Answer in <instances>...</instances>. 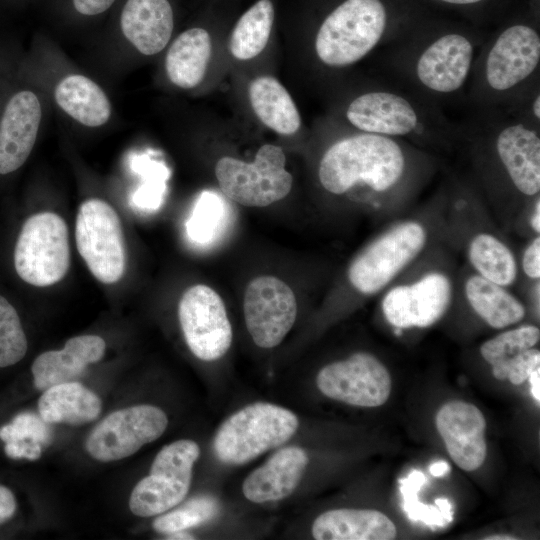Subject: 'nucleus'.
<instances>
[{
  "label": "nucleus",
  "instance_id": "412c9836",
  "mask_svg": "<svg viewBox=\"0 0 540 540\" xmlns=\"http://www.w3.org/2000/svg\"><path fill=\"white\" fill-rule=\"evenodd\" d=\"M106 349L103 338L97 335H80L70 338L63 349L40 354L31 371L34 386L44 391L54 385L75 381L87 366L102 359Z\"/></svg>",
  "mask_w": 540,
  "mask_h": 540
},
{
  "label": "nucleus",
  "instance_id": "9b49d317",
  "mask_svg": "<svg viewBox=\"0 0 540 540\" xmlns=\"http://www.w3.org/2000/svg\"><path fill=\"white\" fill-rule=\"evenodd\" d=\"M75 238L78 251L93 276L113 284L126 268L125 240L120 218L114 208L100 199H89L79 208Z\"/></svg>",
  "mask_w": 540,
  "mask_h": 540
},
{
  "label": "nucleus",
  "instance_id": "c9c22d12",
  "mask_svg": "<svg viewBox=\"0 0 540 540\" xmlns=\"http://www.w3.org/2000/svg\"><path fill=\"white\" fill-rule=\"evenodd\" d=\"M45 422L30 412L18 414L10 424L0 428V439L7 442H33L45 444L50 433Z\"/></svg>",
  "mask_w": 540,
  "mask_h": 540
},
{
  "label": "nucleus",
  "instance_id": "7c9ffc66",
  "mask_svg": "<svg viewBox=\"0 0 540 540\" xmlns=\"http://www.w3.org/2000/svg\"><path fill=\"white\" fill-rule=\"evenodd\" d=\"M539 339V328L525 325L503 332L484 342L480 347V353L492 366L494 377L499 380L504 367L524 351L533 348Z\"/></svg>",
  "mask_w": 540,
  "mask_h": 540
},
{
  "label": "nucleus",
  "instance_id": "f8f14e48",
  "mask_svg": "<svg viewBox=\"0 0 540 540\" xmlns=\"http://www.w3.org/2000/svg\"><path fill=\"white\" fill-rule=\"evenodd\" d=\"M167 425V415L159 407L141 404L123 408L106 416L92 429L85 449L98 461H117L157 440Z\"/></svg>",
  "mask_w": 540,
  "mask_h": 540
},
{
  "label": "nucleus",
  "instance_id": "37998d69",
  "mask_svg": "<svg viewBox=\"0 0 540 540\" xmlns=\"http://www.w3.org/2000/svg\"><path fill=\"white\" fill-rule=\"evenodd\" d=\"M531 225L535 232H540V199L538 198L531 217Z\"/></svg>",
  "mask_w": 540,
  "mask_h": 540
},
{
  "label": "nucleus",
  "instance_id": "7ed1b4c3",
  "mask_svg": "<svg viewBox=\"0 0 540 540\" xmlns=\"http://www.w3.org/2000/svg\"><path fill=\"white\" fill-rule=\"evenodd\" d=\"M345 117L358 131L398 140L447 133L455 126L424 99L384 86L352 99Z\"/></svg>",
  "mask_w": 540,
  "mask_h": 540
},
{
  "label": "nucleus",
  "instance_id": "423d86ee",
  "mask_svg": "<svg viewBox=\"0 0 540 540\" xmlns=\"http://www.w3.org/2000/svg\"><path fill=\"white\" fill-rule=\"evenodd\" d=\"M298 426V417L289 409L255 402L238 410L220 425L214 436L213 449L221 462L242 465L287 442Z\"/></svg>",
  "mask_w": 540,
  "mask_h": 540
},
{
  "label": "nucleus",
  "instance_id": "b1692460",
  "mask_svg": "<svg viewBox=\"0 0 540 540\" xmlns=\"http://www.w3.org/2000/svg\"><path fill=\"white\" fill-rule=\"evenodd\" d=\"M100 398L82 384L71 381L54 385L38 400V411L45 423L83 425L101 413Z\"/></svg>",
  "mask_w": 540,
  "mask_h": 540
},
{
  "label": "nucleus",
  "instance_id": "dca6fc26",
  "mask_svg": "<svg viewBox=\"0 0 540 540\" xmlns=\"http://www.w3.org/2000/svg\"><path fill=\"white\" fill-rule=\"evenodd\" d=\"M243 310L252 340L258 347L269 349L279 345L294 325L297 302L284 281L263 275L248 284Z\"/></svg>",
  "mask_w": 540,
  "mask_h": 540
},
{
  "label": "nucleus",
  "instance_id": "f257e3e1",
  "mask_svg": "<svg viewBox=\"0 0 540 540\" xmlns=\"http://www.w3.org/2000/svg\"><path fill=\"white\" fill-rule=\"evenodd\" d=\"M407 165L398 139L360 131L337 140L325 151L318 178L322 187L335 195L356 185L384 193L400 183Z\"/></svg>",
  "mask_w": 540,
  "mask_h": 540
},
{
  "label": "nucleus",
  "instance_id": "a211bd4d",
  "mask_svg": "<svg viewBox=\"0 0 540 540\" xmlns=\"http://www.w3.org/2000/svg\"><path fill=\"white\" fill-rule=\"evenodd\" d=\"M436 427L454 463L465 471H474L487 454L486 420L475 405L464 401L444 404L436 415Z\"/></svg>",
  "mask_w": 540,
  "mask_h": 540
},
{
  "label": "nucleus",
  "instance_id": "ea45409f",
  "mask_svg": "<svg viewBox=\"0 0 540 540\" xmlns=\"http://www.w3.org/2000/svg\"><path fill=\"white\" fill-rule=\"evenodd\" d=\"M17 508V502L12 491L6 486L0 485V524L13 517Z\"/></svg>",
  "mask_w": 540,
  "mask_h": 540
},
{
  "label": "nucleus",
  "instance_id": "0eeeda50",
  "mask_svg": "<svg viewBox=\"0 0 540 540\" xmlns=\"http://www.w3.org/2000/svg\"><path fill=\"white\" fill-rule=\"evenodd\" d=\"M70 266L68 228L54 212H40L23 224L14 249V267L26 283L46 287L61 281Z\"/></svg>",
  "mask_w": 540,
  "mask_h": 540
},
{
  "label": "nucleus",
  "instance_id": "79ce46f5",
  "mask_svg": "<svg viewBox=\"0 0 540 540\" xmlns=\"http://www.w3.org/2000/svg\"><path fill=\"white\" fill-rule=\"evenodd\" d=\"M449 469L450 467L447 462L437 461L429 467V472L435 477H441L445 475L449 471Z\"/></svg>",
  "mask_w": 540,
  "mask_h": 540
},
{
  "label": "nucleus",
  "instance_id": "2eb2a0df",
  "mask_svg": "<svg viewBox=\"0 0 540 540\" xmlns=\"http://www.w3.org/2000/svg\"><path fill=\"white\" fill-rule=\"evenodd\" d=\"M316 383L325 396L360 407L383 405L392 386L386 367L366 352H357L345 360L324 366Z\"/></svg>",
  "mask_w": 540,
  "mask_h": 540
},
{
  "label": "nucleus",
  "instance_id": "c756f323",
  "mask_svg": "<svg viewBox=\"0 0 540 540\" xmlns=\"http://www.w3.org/2000/svg\"><path fill=\"white\" fill-rule=\"evenodd\" d=\"M469 258L479 275L502 287L516 277V262L512 252L491 234H478L469 245Z\"/></svg>",
  "mask_w": 540,
  "mask_h": 540
},
{
  "label": "nucleus",
  "instance_id": "bb28decb",
  "mask_svg": "<svg viewBox=\"0 0 540 540\" xmlns=\"http://www.w3.org/2000/svg\"><path fill=\"white\" fill-rule=\"evenodd\" d=\"M249 100L256 116L273 131L291 135L299 129L298 109L288 91L274 77L254 79L249 86Z\"/></svg>",
  "mask_w": 540,
  "mask_h": 540
},
{
  "label": "nucleus",
  "instance_id": "e433bc0d",
  "mask_svg": "<svg viewBox=\"0 0 540 540\" xmlns=\"http://www.w3.org/2000/svg\"><path fill=\"white\" fill-rule=\"evenodd\" d=\"M538 368H540V352L538 349L530 348L504 367L499 380L508 379L512 384L519 385Z\"/></svg>",
  "mask_w": 540,
  "mask_h": 540
},
{
  "label": "nucleus",
  "instance_id": "ddd939ff",
  "mask_svg": "<svg viewBox=\"0 0 540 540\" xmlns=\"http://www.w3.org/2000/svg\"><path fill=\"white\" fill-rule=\"evenodd\" d=\"M426 232L417 222H405L370 244L350 265L348 278L361 293L372 294L386 286L418 253Z\"/></svg>",
  "mask_w": 540,
  "mask_h": 540
},
{
  "label": "nucleus",
  "instance_id": "f704fd0d",
  "mask_svg": "<svg viewBox=\"0 0 540 540\" xmlns=\"http://www.w3.org/2000/svg\"><path fill=\"white\" fill-rule=\"evenodd\" d=\"M223 202L211 192H203L187 221V234L195 243L206 244L213 240L224 217Z\"/></svg>",
  "mask_w": 540,
  "mask_h": 540
},
{
  "label": "nucleus",
  "instance_id": "a19ab883",
  "mask_svg": "<svg viewBox=\"0 0 540 540\" xmlns=\"http://www.w3.org/2000/svg\"><path fill=\"white\" fill-rule=\"evenodd\" d=\"M529 381L531 384V393L534 397V399L539 404L540 402V368L534 370L530 376Z\"/></svg>",
  "mask_w": 540,
  "mask_h": 540
},
{
  "label": "nucleus",
  "instance_id": "cd10ccee",
  "mask_svg": "<svg viewBox=\"0 0 540 540\" xmlns=\"http://www.w3.org/2000/svg\"><path fill=\"white\" fill-rule=\"evenodd\" d=\"M466 297L474 311L491 327L501 329L522 320L525 309L502 286L480 275L471 276L465 285Z\"/></svg>",
  "mask_w": 540,
  "mask_h": 540
},
{
  "label": "nucleus",
  "instance_id": "1a4fd4ad",
  "mask_svg": "<svg viewBox=\"0 0 540 540\" xmlns=\"http://www.w3.org/2000/svg\"><path fill=\"white\" fill-rule=\"evenodd\" d=\"M199 445L181 439L164 446L155 456L149 475L133 488L129 508L139 517H151L171 510L188 494Z\"/></svg>",
  "mask_w": 540,
  "mask_h": 540
},
{
  "label": "nucleus",
  "instance_id": "f03ea898",
  "mask_svg": "<svg viewBox=\"0 0 540 540\" xmlns=\"http://www.w3.org/2000/svg\"><path fill=\"white\" fill-rule=\"evenodd\" d=\"M540 64V35L513 24L485 43L473 66L474 94L485 107L515 102L531 90Z\"/></svg>",
  "mask_w": 540,
  "mask_h": 540
},
{
  "label": "nucleus",
  "instance_id": "6e6552de",
  "mask_svg": "<svg viewBox=\"0 0 540 540\" xmlns=\"http://www.w3.org/2000/svg\"><path fill=\"white\" fill-rule=\"evenodd\" d=\"M286 157L281 147L265 144L251 163L222 157L215 175L223 194L248 207H265L286 197L293 178L285 169Z\"/></svg>",
  "mask_w": 540,
  "mask_h": 540
},
{
  "label": "nucleus",
  "instance_id": "473e14b6",
  "mask_svg": "<svg viewBox=\"0 0 540 540\" xmlns=\"http://www.w3.org/2000/svg\"><path fill=\"white\" fill-rule=\"evenodd\" d=\"M219 509V503L214 497L198 496L175 510L162 513L152 525L155 531L164 534L185 531L212 520Z\"/></svg>",
  "mask_w": 540,
  "mask_h": 540
},
{
  "label": "nucleus",
  "instance_id": "c85d7f7f",
  "mask_svg": "<svg viewBox=\"0 0 540 540\" xmlns=\"http://www.w3.org/2000/svg\"><path fill=\"white\" fill-rule=\"evenodd\" d=\"M274 20L270 0L254 3L237 21L229 40V51L239 60H249L266 47Z\"/></svg>",
  "mask_w": 540,
  "mask_h": 540
},
{
  "label": "nucleus",
  "instance_id": "58836bf2",
  "mask_svg": "<svg viewBox=\"0 0 540 540\" xmlns=\"http://www.w3.org/2000/svg\"><path fill=\"white\" fill-rule=\"evenodd\" d=\"M115 0H73L76 11L80 14L93 16L106 11Z\"/></svg>",
  "mask_w": 540,
  "mask_h": 540
},
{
  "label": "nucleus",
  "instance_id": "5701e85b",
  "mask_svg": "<svg viewBox=\"0 0 540 540\" xmlns=\"http://www.w3.org/2000/svg\"><path fill=\"white\" fill-rule=\"evenodd\" d=\"M312 535L317 540H391L397 530L378 510L341 508L320 514L312 524Z\"/></svg>",
  "mask_w": 540,
  "mask_h": 540
},
{
  "label": "nucleus",
  "instance_id": "2f4dec72",
  "mask_svg": "<svg viewBox=\"0 0 540 540\" xmlns=\"http://www.w3.org/2000/svg\"><path fill=\"white\" fill-rule=\"evenodd\" d=\"M425 481V475L419 470H413L406 478L399 480L403 508L412 521H422L429 526H444L452 521V505L446 498L435 499L436 506L422 504L417 493Z\"/></svg>",
  "mask_w": 540,
  "mask_h": 540
},
{
  "label": "nucleus",
  "instance_id": "a878e982",
  "mask_svg": "<svg viewBox=\"0 0 540 540\" xmlns=\"http://www.w3.org/2000/svg\"><path fill=\"white\" fill-rule=\"evenodd\" d=\"M55 100L59 107L79 123L98 127L111 115V104L105 92L86 76L71 74L56 86Z\"/></svg>",
  "mask_w": 540,
  "mask_h": 540
},
{
  "label": "nucleus",
  "instance_id": "39448f33",
  "mask_svg": "<svg viewBox=\"0 0 540 540\" xmlns=\"http://www.w3.org/2000/svg\"><path fill=\"white\" fill-rule=\"evenodd\" d=\"M403 58L410 80L430 99L462 92L472 75L480 45L460 32L438 34L421 43H407Z\"/></svg>",
  "mask_w": 540,
  "mask_h": 540
},
{
  "label": "nucleus",
  "instance_id": "72a5a7b5",
  "mask_svg": "<svg viewBox=\"0 0 540 540\" xmlns=\"http://www.w3.org/2000/svg\"><path fill=\"white\" fill-rule=\"evenodd\" d=\"M28 343L19 315L12 304L0 295V368L22 360Z\"/></svg>",
  "mask_w": 540,
  "mask_h": 540
},
{
  "label": "nucleus",
  "instance_id": "9d476101",
  "mask_svg": "<svg viewBox=\"0 0 540 540\" xmlns=\"http://www.w3.org/2000/svg\"><path fill=\"white\" fill-rule=\"evenodd\" d=\"M479 116L488 127L496 157L513 186L523 195L540 191V136L536 126L516 112L485 107ZM538 127V126H537Z\"/></svg>",
  "mask_w": 540,
  "mask_h": 540
},
{
  "label": "nucleus",
  "instance_id": "4be33fe9",
  "mask_svg": "<svg viewBox=\"0 0 540 540\" xmlns=\"http://www.w3.org/2000/svg\"><path fill=\"white\" fill-rule=\"evenodd\" d=\"M173 24L168 0H127L120 17L123 35L144 55H154L165 48Z\"/></svg>",
  "mask_w": 540,
  "mask_h": 540
},
{
  "label": "nucleus",
  "instance_id": "c03bdc74",
  "mask_svg": "<svg viewBox=\"0 0 540 540\" xmlns=\"http://www.w3.org/2000/svg\"><path fill=\"white\" fill-rule=\"evenodd\" d=\"M445 3L455 4V5H469L481 2L483 0H440Z\"/></svg>",
  "mask_w": 540,
  "mask_h": 540
},
{
  "label": "nucleus",
  "instance_id": "aec40b11",
  "mask_svg": "<svg viewBox=\"0 0 540 540\" xmlns=\"http://www.w3.org/2000/svg\"><path fill=\"white\" fill-rule=\"evenodd\" d=\"M308 462V455L301 447L278 450L246 477L242 485L244 496L259 504L290 496L299 485Z\"/></svg>",
  "mask_w": 540,
  "mask_h": 540
},
{
  "label": "nucleus",
  "instance_id": "20e7f679",
  "mask_svg": "<svg viewBox=\"0 0 540 540\" xmlns=\"http://www.w3.org/2000/svg\"><path fill=\"white\" fill-rule=\"evenodd\" d=\"M387 28L381 0H345L320 25L315 52L326 66H350L385 44Z\"/></svg>",
  "mask_w": 540,
  "mask_h": 540
},
{
  "label": "nucleus",
  "instance_id": "49530a36",
  "mask_svg": "<svg viewBox=\"0 0 540 540\" xmlns=\"http://www.w3.org/2000/svg\"><path fill=\"white\" fill-rule=\"evenodd\" d=\"M169 535V539H194V537L184 531L175 532Z\"/></svg>",
  "mask_w": 540,
  "mask_h": 540
},
{
  "label": "nucleus",
  "instance_id": "a18cd8bd",
  "mask_svg": "<svg viewBox=\"0 0 540 540\" xmlns=\"http://www.w3.org/2000/svg\"><path fill=\"white\" fill-rule=\"evenodd\" d=\"M485 539L486 540H515L517 538L514 537L513 535H508V534H495V535L487 536Z\"/></svg>",
  "mask_w": 540,
  "mask_h": 540
},
{
  "label": "nucleus",
  "instance_id": "393cba45",
  "mask_svg": "<svg viewBox=\"0 0 540 540\" xmlns=\"http://www.w3.org/2000/svg\"><path fill=\"white\" fill-rule=\"evenodd\" d=\"M211 49V38L205 29L191 28L181 33L166 54L169 80L183 89L197 86L205 76Z\"/></svg>",
  "mask_w": 540,
  "mask_h": 540
},
{
  "label": "nucleus",
  "instance_id": "4c0bfd02",
  "mask_svg": "<svg viewBox=\"0 0 540 540\" xmlns=\"http://www.w3.org/2000/svg\"><path fill=\"white\" fill-rule=\"evenodd\" d=\"M525 274L532 279L540 277V238L536 237L526 248L522 262Z\"/></svg>",
  "mask_w": 540,
  "mask_h": 540
},
{
  "label": "nucleus",
  "instance_id": "4468645a",
  "mask_svg": "<svg viewBox=\"0 0 540 540\" xmlns=\"http://www.w3.org/2000/svg\"><path fill=\"white\" fill-rule=\"evenodd\" d=\"M178 317L189 349L200 360H217L230 348L232 327L225 305L209 286L188 288L180 299Z\"/></svg>",
  "mask_w": 540,
  "mask_h": 540
},
{
  "label": "nucleus",
  "instance_id": "6ab92c4d",
  "mask_svg": "<svg viewBox=\"0 0 540 540\" xmlns=\"http://www.w3.org/2000/svg\"><path fill=\"white\" fill-rule=\"evenodd\" d=\"M41 117L40 101L32 91H19L10 98L0 121V174L16 171L28 159Z\"/></svg>",
  "mask_w": 540,
  "mask_h": 540
},
{
  "label": "nucleus",
  "instance_id": "f3484780",
  "mask_svg": "<svg viewBox=\"0 0 540 540\" xmlns=\"http://www.w3.org/2000/svg\"><path fill=\"white\" fill-rule=\"evenodd\" d=\"M450 298L449 279L435 272L413 284L391 289L382 301V310L387 321L397 329L424 328L443 316Z\"/></svg>",
  "mask_w": 540,
  "mask_h": 540
}]
</instances>
